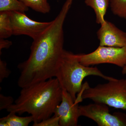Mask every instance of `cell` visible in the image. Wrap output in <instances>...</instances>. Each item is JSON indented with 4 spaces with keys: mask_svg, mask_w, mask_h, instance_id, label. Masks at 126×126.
I'll use <instances>...</instances> for the list:
<instances>
[{
    "mask_svg": "<svg viewBox=\"0 0 126 126\" xmlns=\"http://www.w3.org/2000/svg\"><path fill=\"white\" fill-rule=\"evenodd\" d=\"M110 6L115 15L126 19V0H110Z\"/></svg>",
    "mask_w": 126,
    "mask_h": 126,
    "instance_id": "15",
    "label": "cell"
},
{
    "mask_svg": "<svg viewBox=\"0 0 126 126\" xmlns=\"http://www.w3.org/2000/svg\"><path fill=\"white\" fill-rule=\"evenodd\" d=\"M63 89L57 78L33 84L21 88L14 104L8 107V112L22 115L27 113L38 123L52 116L61 103Z\"/></svg>",
    "mask_w": 126,
    "mask_h": 126,
    "instance_id": "2",
    "label": "cell"
},
{
    "mask_svg": "<svg viewBox=\"0 0 126 126\" xmlns=\"http://www.w3.org/2000/svg\"><path fill=\"white\" fill-rule=\"evenodd\" d=\"M35 11L46 14L50 11V6L47 0H19Z\"/></svg>",
    "mask_w": 126,
    "mask_h": 126,
    "instance_id": "14",
    "label": "cell"
},
{
    "mask_svg": "<svg viewBox=\"0 0 126 126\" xmlns=\"http://www.w3.org/2000/svg\"><path fill=\"white\" fill-rule=\"evenodd\" d=\"M33 126H60L59 119L58 116H53L45 119L38 123H34Z\"/></svg>",
    "mask_w": 126,
    "mask_h": 126,
    "instance_id": "16",
    "label": "cell"
},
{
    "mask_svg": "<svg viewBox=\"0 0 126 126\" xmlns=\"http://www.w3.org/2000/svg\"><path fill=\"white\" fill-rule=\"evenodd\" d=\"M12 42L5 39L0 38V52L1 54V50L4 48L8 49L12 45Z\"/></svg>",
    "mask_w": 126,
    "mask_h": 126,
    "instance_id": "19",
    "label": "cell"
},
{
    "mask_svg": "<svg viewBox=\"0 0 126 126\" xmlns=\"http://www.w3.org/2000/svg\"><path fill=\"white\" fill-rule=\"evenodd\" d=\"M12 35L10 12H0V38L7 39Z\"/></svg>",
    "mask_w": 126,
    "mask_h": 126,
    "instance_id": "12",
    "label": "cell"
},
{
    "mask_svg": "<svg viewBox=\"0 0 126 126\" xmlns=\"http://www.w3.org/2000/svg\"><path fill=\"white\" fill-rule=\"evenodd\" d=\"M29 8L19 0H0V12L17 11L25 12Z\"/></svg>",
    "mask_w": 126,
    "mask_h": 126,
    "instance_id": "13",
    "label": "cell"
},
{
    "mask_svg": "<svg viewBox=\"0 0 126 126\" xmlns=\"http://www.w3.org/2000/svg\"><path fill=\"white\" fill-rule=\"evenodd\" d=\"M77 55L80 63L85 66L109 63L123 69L126 66V45L120 47L99 46L90 53Z\"/></svg>",
    "mask_w": 126,
    "mask_h": 126,
    "instance_id": "5",
    "label": "cell"
},
{
    "mask_svg": "<svg viewBox=\"0 0 126 126\" xmlns=\"http://www.w3.org/2000/svg\"><path fill=\"white\" fill-rule=\"evenodd\" d=\"M97 76L109 81L114 78L106 76L97 67L86 66L81 64L77 54L64 50L59 63L55 78L62 89L68 92L75 101L76 95L82 92L83 81L89 76Z\"/></svg>",
    "mask_w": 126,
    "mask_h": 126,
    "instance_id": "3",
    "label": "cell"
},
{
    "mask_svg": "<svg viewBox=\"0 0 126 126\" xmlns=\"http://www.w3.org/2000/svg\"><path fill=\"white\" fill-rule=\"evenodd\" d=\"M97 32L99 46L122 47L126 45V32L106 20Z\"/></svg>",
    "mask_w": 126,
    "mask_h": 126,
    "instance_id": "9",
    "label": "cell"
},
{
    "mask_svg": "<svg viewBox=\"0 0 126 126\" xmlns=\"http://www.w3.org/2000/svg\"><path fill=\"white\" fill-rule=\"evenodd\" d=\"M79 94L83 100L89 99L94 103L126 110V78H114L94 87L85 83Z\"/></svg>",
    "mask_w": 126,
    "mask_h": 126,
    "instance_id": "4",
    "label": "cell"
},
{
    "mask_svg": "<svg viewBox=\"0 0 126 126\" xmlns=\"http://www.w3.org/2000/svg\"><path fill=\"white\" fill-rule=\"evenodd\" d=\"M10 73V71L7 68V63L0 60V82L1 83L4 79L8 78Z\"/></svg>",
    "mask_w": 126,
    "mask_h": 126,
    "instance_id": "18",
    "label": "cell"
},
{
    "mask_svg": "<svg viewBox=\"0 0 126 126\" xmlns=\"http://www.w3.org/2000/svg\"><path fill=\"white\" fill-rule=\"evenodd\" d=\"M85 3L94 10L97 24H103L106 20L105 16L110 5V0H85Z\"/></svg>",
    "mask_w": 126,
    "mask_h": 126,
    "instance_id": "10",
    "label": "cell"
},
{
    "mask_svg": "<svg viewBox=\"0 0 126 126\" xmlns=\"http://www.w3.org/2000/svg\"><path fill=\"white\" fill-rule=\"evenodd\" d=\"M10 16L13 35H27L33 40L40 36L52 23V21H34L28 17L25 12H10Z\"/></svg>",
    "mask_w": 126,
    "mask_h": 126,
    "instance_id": "7",
    "label": "cell"
},
{
    "mask_svg": "<svg viewBox=\"0 0 126 126\" xmlns=\"http://www.w3.org/2000/svg\"><path fill=\"white\" fill-rule=\"evenodd\" d=\"M80 117L92 119L99 126H126V114L121 112L110 113L108 106L103 104H90L79 106Z\"/></svg>",
    "mask_w": 126,
    "mask_h": 126,
    "instance_id": "6",
    "label": "cell"
},
{
    "mask_svg": "<svg viewBox=\"0 0 126 126\" xmlns=\"http://www.w3.org/2000/svg\"><path fill=\"white\" fill-rule=\"evenodd\" d=\"M15 113L10 112L5 117L0 119V126H28L30 123L34 121V118L29 116L21 117L16 115Z\"/></svg>",
    "mask_w": 126,
    "mask_h": 126,
    "instance_id": "11",
    "label": "cell"
},
{
    "mask_svg": "<svg viewBox=\"0 0 126 126\" xmlns=\"http://www.w3.org/2000/svg\"><path fill=\"white\" fill-rule=\"evenodd\" d=\"M14 98L11 96H5L0 94V110L6 109L13 104Z\"/></svg>",
    "mask_w": 126,
    "mask_h": 126,
    "instance_id": "17",
    "label": "cell"
},
{
    "mask_svg": "<svg viewBox=\"0 0 126 126\" xmlns=\"http://www.w3.org/2000/svg\"><path fill=\"white\" fill-rule=\"evenodd\" d=\"M74 0H66L49 26L33 41L29 57L18 65L22 88L55 77L63 49L64 23Z\"/></svg>",
    "mask_w": 126,
    "mask_h": 126,
    "instance_id": "1",
    "label": "cell"
},
{
    "mask_svg": "<svg viewBox=\"0 0 126 126\" xmlns=\"http://www.w3.org/2000/svg\"><path fill=\"white\" fill-rule=\"evenodd\" d=\"M79 103L66 90L63 89L61 103L57 106L54 113L59 118L60 126H78L80 117Z\"/></svg>",
    "mask_w": 126,
    "mask_h": 126,
    "instance_id": "8",
    "label": "cell"
}]
</instances>
